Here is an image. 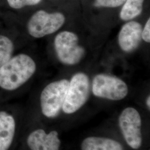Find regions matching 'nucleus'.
Listing matches in <instances>:
<instances>
[{"instance_id": "f257e3e1", "label": "nucleus", "mask_w": 150, "mask_h": 150, "mask_svg": "<svg viewBox=\"0 0 150 150\" xmlns=\"http://www.w3.org/2000/svg\"><path fill=\"white\" fill-rule=\"evenodd\" d=\"M36 69V62L28 54H14L0 67V88L7 92L16 91L32 77Z\"/></svg>"}, {"instance_id": "f03ea898", "label": "nucleus", "mask_w": 150, "mask_h": 150, "mask_svg": "<svg viewBox=\"0 0 150 150\" xmlns=\"http://www.w3.org/2000/svg\"><path fill=\"white\" fill-rule=\"evenodd\" d=\"M70 82L63 79L49 83L41 92L40 105L43 115L48 118L56 116L62 109Z\"/></svg>"}, {"instance_id": "7ed1b4c3", "label": "nucleus", "mask_w": 150, "mask_h": 150, "mask_svg": "<svg viewBox=\"0 0 150 150\" xmlns=\"http://www.w3.org/2000/svg\"><path fill=\"white\" fill-rule=\"evenodd\" d=\"M64 21V15L61 13H48L44 10H39L27 22V32L33 38H43L58 31Z\"/></svg>"}, {"instance_id": "20e7f679", "label": "nucleus", "mask_w": 150, "mask_h": 150, "mask_svg": "<svg viewBox=\"0 0 150 150\" xmlns=\"http://www.w3.org/2000/svg\"><path fill=\"white\" fill-rule=\"evenodd\" d=\"M90 91V81L83 73L75 74L70 81L62 110L67 114L76 112L87 102Z\"/></svg>"}, {"instance_id": "39448f33", "label": "nucleus", "mask_w": 150, "mask_h": 150, "mask_svg": "<svg viewBox=\"0 0 150 150\" xmlns=\"http://www.w3.org/2000/svg\"><path fill=\"white\" fill-rule=\"evenodd\" d=\"M54 45L59 61L66 64L79 63L85 55V50L79 45L78 36L73 32H60L54 38Z\"/></svg>"}, {"instance_id": "423d86ee", "label": "nucleus", "mask_w": 150, "mask_h": 150, "mask_svg": "<svg viewBox=\"0 0 150 150\" xmlns=\"http://www.w3.org/2000/svg\"><path fill=\"white\" fill-rule=\"evenodd\" d=\"M92 92L98 97L118 101L126 97L129 88L126 83L118 77L98 74L92 81Z\"/></svg>"}, {"instance_id": "0eeeda50", "label": "nucleus", "mask_w": 150, "mask_h": 150, "mask_svg": "<svg viewBox=\"0 0 150 150\" xmlns=\"http://www.w3.org/2000/svg\"><path fill=\"white\" fill-rule=\"evenodd\" d=\"M118 122L126 142L133 149H139L142 142L141 118L139 112L132 107H127L121 112Z\"/></svg>"}, {"instance_id": "6e6552de", "label": "nucleus", "mask_w": 150, "mask_h": 150, "mask_svg": "<svg viewBox=\"0 0 150 150\" xmlns=\"http://www.w3.org/2000/svg\"><path fill=\"white\" fill-rule=\"evenodd\" d=\"M27 144L31 150H59L61 141L57 131L47 134L42 129H38L28 135Z\"/></svg>"}, {"instance_id": "1a4fd4ad", "label": "nucleus", "mask_w": 150, "mask_h": 150, "mask_svg": "<svg viewBox=\"0 0 150 150\" xmlns=\"http://www.w3.org/2000/svg\"><path fill=\"white\" fill-rule=\"evenodd\" d=\"M142 27L136 21H130L125 24L118 35V43L121 48L126 52H130L139 46L142 40Z\"/></svg>"}, {"instance_id": "9d476101", "label": "nucleus", "mask_w": 150, "mask_h": 150, "mask_svg": "<svg viewBox=\"0 0 150 150\" xmlns=\"http://www.w3.org/2000/svg\"><path fill=\"white\" fill-rule=\"evenodd\" d=\"M15 117L6 111H0V150H8L16 132Z\"/></svg>"}, {"instance_id": "9b49d317", "label": "nucleus", "mask_w": 150, "mask_h": 150, "mask_svg": "<svg viewBox=\"0 0 150 150\" xmlns=\"http://www.w3.org/2000/svg\"><path fill=\"white\" fill-rule=\"evenodd\" d=\"M81 150H123V148L120 143L114 139L89 137L82 141Z\"/></svg>"}, {"instance_id": "f8f14e48", "label": "nucleus", "mask_w": 150, "mask_h": 150, "mask_svg": "<svg viewBox=\"0 0 150 150\" xmlns=\"http://www.w3.org/2000/svg\"><path fill=\"white\" fill-rule=\"evenodd\" d=\"M15 43L10 33L0 32V67L15 54Z\"/></svg>"}, {"instance_id": "ddd939ff", "label": "nucleus", "mask_w": 150, "mask_h": 150, "mask_svg": "<svg viewBox=\"0 0 150 150\" xmlns=\"http://www.w3.org/2000/svg\"><path fill=\"white\" fill-rule=\"evenodd\" d=\"M144 2V0H126L120 12V18L127 21L139 16L143 10Z\"/></svg>"}, {"instance_id": "4468645a", "label": "nucleus", "mask_w": 150, "mask_h": 150, "mask_svg": "<svg viewBox=\"0 0 150 150\" xmlns=\"http://www.w3.org/2000/svg\"><path fill=\"white\" fill-rule=\"evenodd\" d=\"M41 1V0H7L8 5L14 10H20L26 6L36 5Z\"/></svg>"}, {"instance_id": "2eb2a0df", "label": "nucleus", "mask_w": 150, "mask_h": 150, "mask_svg": "<svg viewBox=\"0 0 150 150\" xmlns=\"http://www.w3.org/2000/svg\"><path fill=\"white\" fill-rule=\"evenodd\" d=\"M126 0H96L97 5L105 7H117L122 5Z\"/></svg>"}, {"instance_id": "dca6fc26", "label": "nucleus", "mask_w": 150, "mask_h": 150, "mask_svg": "<svg viewBox=\"0 0 150 150\" xmlns=\"http://www.w3.org/2000/svg\"><path fill=\"white\" fill-rule=\"evenodd\" d=\"M142 38L146 42L150 41V20L148 19L142 32Z\"/></svg>"}, {"instance_id": "f3484780", "label": "nucleus", "mask_w": 150, "mask_h": 150, "mask_svg": "<svg viewBox=\"0 0 150 150\" xmlns=\"http://www.w3.org/2000/svg\"><path fill=\"white\" fill-rule=\"evenodd\" d=\"M146 104H147V106L149 107V108L150 109V97L149 96L147 98V100H146Z\"/></svg>"}]
</instances>
